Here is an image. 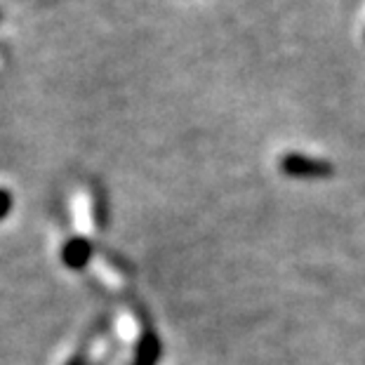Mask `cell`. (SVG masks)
<instances>
[{
	"label": "cell",
	"mask_w": 365,
	"mask_h": 365,
	"mask_svg": "<svg viewBox=\"0 0 365 365\" xmlns=\"http://www.w3.org/2000/svg\"><path fill=\"white\" fill-rule=\"evenodd\" d=\"M12 210V196H10V191H5V189H0V220L3 217H7V212Z\"/></svg>",
	"instance_id": "obj_4"
},
{
	"label": "cell",
	"mask_w": 365,
	"mask_h": 365,
	"mask_svg": "<svg viewBox=\"0 0 365 365\" xmlns=\"http://www.w3.org/2000/svg\"><path fill=\"white\" fill-rule=\"evenodd\" d=\"M90 255H92V247L85 238H73L68 240L61 257H64V264L71 269H83L85 264L90 262Z\"/></svg>",
	"instance_id": "obj_2"
},
{
	"label": "cell",
	"mask_w": 365,
	"mask_h": 365,
	"mask_svg": "<svg viewBox=\"0 0 365 365\" xmlns=\"http://www.w3.org/2000/svg\"><path fill=\"white\" fill-rule=\"evenodd\" d=\"M281 170L287 177H297V180H323L335 173V168L328 160L304 156V153H287L281 160Z\"/></svg>",
	"instance_id": "obj_1"
},
{
	"label": "cell",
	"mask_w": 365,
	"mask_h": 365,
	"mask_svg": "<svg viewBox=\"0 0 365 365\" xmlns=\"http://www.w3.org/2000/svg\"><path fill=\"white\" fill-rule=\"evenodd\" d=\"M160 339L158 335H153V332H146L139 341L137 346V354H135V363L132 365H158L160 361Z\"/></svg>",
	"instance_id": "obj_3"
}]
</instances>
